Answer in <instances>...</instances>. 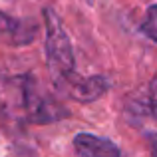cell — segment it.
<instances>
[{
  "label": "cell",
  "instance_id": "cell-7",
  "mask_svg": "<svg viewBox=\"0 0 157 157\" xmlns=\"http://www.w3.org/2000/svg\"><path fill=\"white\" fill-rule=\"evenodd\" d=\"M147 98H149V105L157 107V74L153 76V80L149 82V92H147Z\"/></svg>",
  "mask_w": 157,
  "mask_h": 157
},
{
  "label": "cell",
  "instance_id": "cell-8",
  "mask_svg": "<svg viewBox=\"0 0 157 157\" xmlns=\"http://www.w3.org/2000/svg\"><path fill=\"white\" fill-rule=\"evenodd\" d=\"M149 147H151V157H157V133H149Z\"/></svg>",
  "mask_w": 157,
  "mask_h": 157
},
{
  "label": "cell",
  "instance_id": "cell-2",
  "mask_svg": "<svg viewBox=\"0 0 157 157\" xmlns=\"http://www.w3.org/2000/svg\"><path fill=\"white\" fill-rule=\"evenodd\" d=\"M14 84L20 92L22 109L30 123H52L70 117V111L66 109V105L56 101L52 96L44 94L32 76H20Z\"/></svg>",
  "mask_w": 157,
  "mask_h": 157
},
{
  "label": "cell",
  "instance_id": "cell-3",
  "mask_svg": "<svg viewBox=\"0 0 157 157\" xmlns=\"http://www.w3.org/2000/svg\"><path fill=\"white\" fill-rule=\"evenodd\" d=\"M58 88L62 92H66V96L72 98L76 101H82V104H90V101H96L100 100L101 96L111 88L109 80L105 76H88V78H82L78 74H74L72 78L60 84Z\"/></svg>",
  "mask_w": 157,
  "mask_h": 157
},
{
  "label": "cell",
  "instance_id": "cell-4",
  "mask_svg": "<svg viewBox=\"0 0 157 157\" xmlns=\"http://www.w3.org/2000/svg\"><path fill=\"white\" fill-rule=\"evenodd\" d=\"M38 36V26L30 18H16L0 12V42L8 46H28Z\"/></svg>",
  "mask_w": 157,
  "mask_h": 157
},
{
  "label": "cell",
  "instance_id": "cell-5",
  "mask_svg": "<svg viewBox=\"0 0 157 157\" xmlns=\"http://www.w3.org/2000/svg\"><path fill=\"white\" fill-rule=\"evenodd\" d=\"M74 149L80 157H121V149L111 139L94 133H78L74 137Z\"/></svg>",
  "mask_w": 157,
  "mask_h": 157
},
{
  "label": "cell",
  "instance_id": "cell-6",
  "mask_svg": "<svg viewBox=\"0 0 157 157\" xmlns=\"http://www.w3.org/2000/svg\"><path fill=\"white\" fill-rule=\"evenodd\" d=\"M139 30H141V34H145L149 40L157 42V4H153V6L147 8L145 18H143Z\"/></svg>",
  "mask_w": 157,
  "mask_h": 157
},
{
  "label": "cell",
  "instance_id": "cell-1",
  "mask_svg": "<svg viewBox=\"0 0 157 157\" xmlns=\"http://www.w3.org/2000/svg\"><path fill=\"white\" fill-rule=\"evenodd\" d=\"M44 24H46V46H44L46 62L50 66L56 86H60L76 74V58H74L72 42L56 10L44 8Z\"/></svg>",
  "mask_w": 157,
  "mask_h": 157
}]
</instances>
